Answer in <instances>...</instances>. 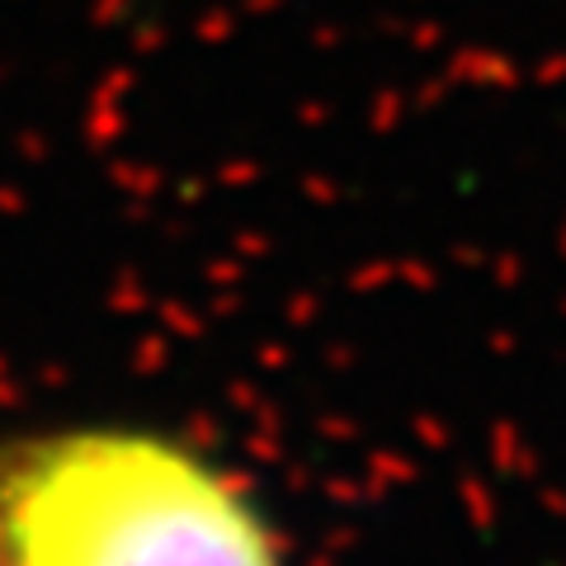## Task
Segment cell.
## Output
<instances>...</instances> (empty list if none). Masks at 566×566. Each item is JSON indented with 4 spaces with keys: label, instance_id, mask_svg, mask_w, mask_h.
Returning a JSON list of instances; mask_svg holds the SVG:
<instances>
[{
    "label": "cell",
    "instance_id": "1",
    "mask_svg": "<svg viewBox=\"0 0 566 566\" xmlns=\"http://www.w3.org/2000/svg\"><path fill=\"white\" fill-rule=\"evenodd\" d=\"M0 566H293L260 486L166 424L76 420L0 444Z\"/></svg>",
    "mask_w": 566,
    "mask_h": 566
}]
</instances>
